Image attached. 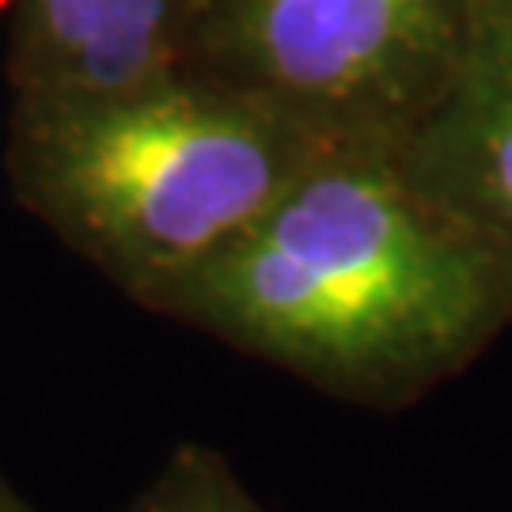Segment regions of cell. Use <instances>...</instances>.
Instances as JSON below:
<instances>
[{"mask_svg": "<svg viewBox=\"0 0 512 512\" xmlns=\"http://www.w3.org/2000/svg\"><path fill=\"white\" fill-rule=\"evenodd\" d=\"M330 141L183 69L76 99H12L16 205L137 308L247 232Z\"/></svg>", "mask_w": 512, "mask_h": 512, "instance_id": "cell-2", "label": "cell"}, {"mask_svg": "<svg viewBox=\"0 0 512 512\" xmlns=\"http://www.w3.org/2000/svg\"><path fill=\"white\" fill-rule=\"evenodd\" d=\"M471 27V0H213L190 69L330 141L406 145Z\"/></svg>", "mask_w": 512, "mask_h": 512, "instance_id": "cell-3", "label": "cell"}, {"mask_svg": "<svg viewBox=\"0 0 512 512\" xmlns=\"http://www.w3.org/2000/svg\"><path fill=\"white\" fill-rule=\"evenodd\" d=\"M505 4H512V0H471V16H475V23L482 16H490V12H497V8H505ZM475 31V27H471Z\"/></svg>", "mask_w": 512, "mask_h": 512, "instance_id": "cell-8", "label": "cell"}, {"mask_svg": "<svg viewBox=\"0 0 512 512\" xmlns=\"http://www.w3.org/2000/svg\"><path fill=\"white\" fill-rule=\"evenodd\" d=\"M145 311L342 403L406 410L512 323V262L421 183L403 145L346 141Z\"/></svg>", "mask_w": 512, "mask_h": 512, "instance_id": "cell-1", "label": "cell"}, {"mask_svg": "<svg viewBox=\"0 0 512 512\" xmlns=\"http://www.w3.org/2000/svg\"><path fill=\"white\" fill-rule=\"evenodd\" d=\"M403 156L512 262V4L475 23L456 80L410 133Z\"/></svg>", "mask_w": 512, "mask_h": 512, "instance_id": "cell-5", "label": "cell"}, {"mask_svg": "<svg viewBox=\"0 0 512 512\" xmlns=\"http://www.w3.org/2000/svg\"><path fill=\"white\" fill-rule=\"evenodd\" d=\"M0 512H38V509L27 501V497L19 494L8 478L0 475Z\"/></svg>", "mask_w": 512, "mask_h": 512, "instance_id": "cell-7", "label": "cell"}, {"mask_svg": "<svg viewBox=\"0 0 512 512\" xmlns=\"http://www.w3.org/2000/svg\"><path fill=\"white\" fill-rule=\"evenodd\" d=\"M213 0H12V99H76L190 69Z\"/></svg>", "mask_w": 512, "mask_h": 512, "instance_id": "cell-4", "label": "cell"}, {"mask_svg": "<svg viewBox=\"0 0 512 512\" xmlns=\"http://www.w3.org/2000/svg\"><path fill=\"white\" fill-rule=\"evenodd\" d=\"M118 512H266L217 448L183 440Z\"/></svg>", "mask_w": 512, "mask_h": 512, "instance_id": "cell-6", "label": "cell"}]
</instances>
